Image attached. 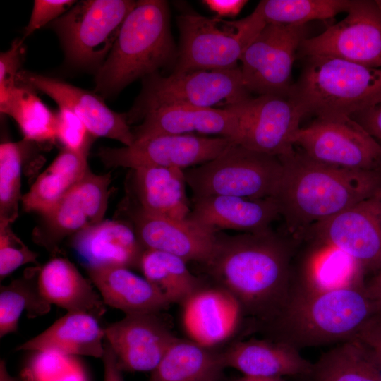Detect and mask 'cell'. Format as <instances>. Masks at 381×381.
Returning a JSON list of instances; mask_svg holds the SVG:
<instances>
[{"label": "cell", "mask_w": 381, "mask_h": 381, "mask_svg": "<svg viewBox=\"0 0 381 381\" xmlns=\"http://www.w3.org/2000/svg\"><path fill=\"white\" fill-rule=\"evenodd\" d=\"M291 241L271 229L227 235L217 231L204 263L218 286L231 293L243 312L270 320L290 291Z\"/></svg>", "instance_id": "6da1fadb"}, {"label": "cell", "mask_w": 381, "mask_h": 381, "mask_svg": "<svg viewBox=\"0 0 381 381\" xmlns=\"http://www.w3.org/2000/svg\"><path fill=\"white\" fill-rule=\"evenodd\" d=\"M282 172L274 197L292 239L381 190V169L355 170L318 162L295 150L279 157Z\"/></svg>", "instance_id": "7a4b0ae2"}, {"label": "cell", "mask_w": 381, "mask_h": 381, "mask_svg": "<svg viewBox=\"0 0 381 381\" xmlns=\"http://www.w3.org/2000/svg\"><path fill=\"white\" fill-rule=\"evenodd\" d=\"M375 315L362 284L334 289H290L267 322L274 338L298 349L354 339Z\"/></svg>", "instance_id": "3957f363"}, {"label": "cell", "mask_w": 381, "mask_h": 381, "mask_svg": "<svg viewBox=\"0 0 381 381\" xmlns=\"http://www.w3.org/2000/svg\"><path fill=\"white\" fill-rule=\"evenodd\" d=\"M177 52L167 2L137 1L98 68L95 91L104 97L115 95L135 80L157 73L176 61Z\"/></svg>", "instance_id": "277c9868"}, {"label": "cell", "mask_w": 381, "mask_h": 381, "mask_svg": "<svg viewBox=\"0 0 381 381\" xmlns=\"http://www.w3.org/2000/svg\"><path fill=\"white\" fill-rule=\"evenodd\" d=\"M289 96L305 116H351L381 101V68L330 56H308Z\"/></svg>", "instance_id": "5b68a950"}, {"label": "cell", "mask_w": 381, "mask_h": 381, "mask_svg": "<svg viewBox=\"0 0 381 381\" xmlns=\"http://www.w3.org/2000/svg\"><path fill=\"white\" fill-rule=\"evenodd\" d=\"M266 24L258 6L249 16L236 20L190 11L180 14V45L173 73L238 66L242 54Z\"/></svg>", "instance_id": "8992f818"}, {"label": "cell", "mask_w": 381, "mask_h": 381, "mask_svg": "<svg viewBox=\"0 0 381 381\" xmlns=\"http://www.w3.org/2000/svg\"><path fill=\"white\" fill-rule=\"evenodd\" d=\"M240 67L172 73L145 78L143 90L130 111L128 123L146 113L168 107L230 109L251 98Z\"/></svg>", "instance_id": "52a82bcc"}, {"label": "cell", "mask_w": 381, "mask_h": 381, "mask_svg": "<svg viewBox=\"0 0 381 381\" xmlns=\"http://www.w3.org/2000/svg\"><path fill=\"white\" fill-rule=\"evenodd\" d=\"M193 196L274 197L282 164L279 157L234 143L215 159L183 170Z\"/></svg>", "instance_id": "ba28073f"}, {"label": "cell", "mask_w": 381, "mask_h": 381, "mask_svg": "<svg viewBox=\"0 0 381 381\" xmlns=\"http://www.w3.org/2000/svg\"><path fill=\"white\" fill-rule=\"evenodd\" d=\"M135 4L131 0L80 1L51 23L67 59L80 67L100 66Z\"/></svg>", "instance_id": "9c48e42d"}, {"label": "cell", "mask_w": 381, "mask_h": 381, "mask_svg": "<svg viewBox=\"0 0 381 381\" xmlns=\"http://www.w3.org/2000/svg\"><path fill=\"white\" fill-rule=\"evenodd\" d=\"M306 35V25H265L239 60L243 83L250 93L289 95L294 63Z\"/></svg>", "instance_id": "30bf717a"}, {"label": "cell", "mask_w": 381, "mask_h": 381, "mask_svg": "<svg viewBox=\"0 0 381 381\" xmlns=\"http://www.w3.org/2000/svg\"><path fill=\"white\" fill-rule=\"evenodd\" d=\"M291 143L309 158L355 170L381 169V145L351 116L316 118Z\"/></svg>", "instance_id": "8fae6325"}, {"label": "cell", "mask_w": 381, "mask_h": 381, "mask_svg": "<svg viewBox=\"0 0 381 381\" xmlns=\"http://www.w3.org/2000/svg\"><path fill=\"white\" fill-rule=\"evenodd\" d=\"M346 13L341 21L304 40L299 54L381 68V0H351Z\"/></svg>", "instance_id": "7c38bea8"}, {"label": "cell", "mask_w": 381, "mask_h": 381, "mask_svg": "<svg viewBox=\"0 0 381 381\" xmlns=\"http://www.w3.org/2000/svg\"><path fill=\"white\" fill-rule=\"evenodd\" d=\"M234 143L223 137L161 135L137 139L130 146L102 147L98 156L111 167H174L184 170L215 159Z\"/></svg>", "instance_id": "4fadbf2b"}, {"label": "cell", "mask_w": 381, "mask_h": 381, "mask_svg": "<svg viewBox=\"0 0 381 381\" xmlns=\"http://www.w3.org/2000/svg\"><path fill=\"white\" fill-rule=\"evenodd\" d=\"M315 238L351 258L363 270L381 269V190L313 226Z\"/></svg>", "instance_id": "5bb4252c"}, {"label": "cell", "mask_w": 381, "mask_h": 381, "mask_svg": "<svg viewBox=\"0 0 381 381\" xmlns=\"http://www.w3.org/2000/svg\"><path fill=\"white\" fill-rule=\"evenodd\" d=\"M111 174L90 169L33 232L36 243L55 254L66 237L94 226L104 216L109 197Z\"/></svg>", "instance_id": "9a60e30c"}, {"label": "cell", "mask_w": 381, "mask_h": 381, "mask_svg": "<svg viewBox=\"0 0 381 381\" xmlns=\"http://www.w3.org/2000/svg\"><path fill=\"white\" fill-rule=\"evenodd\" d=\"M236 108L239 115L240 145L277 157L294 150L291 139L305 116L289 95H259Z\"/></svg>", "instance_id": "2e32d148"}, {"label": "cell", "mask_w": 381, "mask_h": 381, "mask_svg": "<svg viewBox=\"0 0 381 381\" xmlns=\"http://www.w3.org/2000/svg\"><path fill=\"white\" fill-rule=\"evenodd\" d=\"M104 329L122 371L151 373L177 338L159 313L126 315Z\"/></svg>", "instance_id": "e0dca14e"}, {"label": "cell", "mask_w": 381, "mask_h": 381, "mask_svg": "<svg viewBox=\"0 0 381 381\" xmlns=\"http://www.w3.org/2000/svg\"><path fill=\"white\" fill-rule=\"evenodd\" d=\"M17 82L48 95L59 108L73 111L94 137L116 140L125 146L134 143L126 114L109 109L99 95L61 80L25 71L18 73Z\"/></svg>", "instance_id": "ac0fdd59"}, {"label": "cell", "mask_w": 381, "mask_h": 381, "mask_svg": "<svg viewBox=\"0 0 381 381\" xmlns=\"http://www.w3.org/2000/svg\"><path fill=\"white\" fill-rule=\"evenodd\" d=\"M137 237L145 250L172 254L186 262L205 263L214 248L216 233L188 217L171 219L145 212H130Z\"/></svg>", "instance_id": "d6986e66"}, {"label": "cell", "mask_w": 381, "mask_h": 381, "mask_svg": "<svg viewBox=\"0 0 381 381\" xmlns=\"http://www.w3.org/2000/svg\"><path fill=\"white\" fill-rule=\"evenodd\" d=\"M182 305L186 334L192 341L208 348L231 337L243 313L238 300L219 286L201 287Z\"/></svg>", "instance_id": "ffe728a7"}, {"label": "cell", "mask_w": 381, "mask_h": 381, "mask_svg": "<svg viewBox=\"0 0 381 381\" xmlns=\"http://www.w3.org/2000/svg\"><path fill=\"white\" fill-rule=\"evenodd\" d=\"M133 131L135 140L161 135L198 132L216 134L239 144L241 128L236 107L230 109L168 107L146 113Z\"/></svg>", "instance_id": "44dd1931"}, {"label": "cell", "mask_w": 381, "mask_h": 381, "mask_svg": "<svg viewBox=\"0 0 381 381\" xmlns=\"http://www.w3.org/2000/svg\"><path fill=\"white\" fill-rule=\"evenodd\" d=\"M188 217L214 232L232 229L255 233L270 229L271 224L280 215L273 197L250 199L207 195L193 196Z\"/></svg>", "instance_id": "7402d4cb"}, {"label": "cell", "mask_w": 381, "mask_h": 381, "mask_svg": "<svg viewBox=\"0 0 381 381\" xmlns=\"http://www.w3.org/2000/svg\"><path fill=\"white\" fill-rule=\"evenodd\" d=\"M71 246L85 268L119 266L140 268L145 248L134 228L119 220H106L73 236Z\"/></svg>", "instance_id": "603a6c76"}, {"label": "cell", "mask_w": 381, "mask_h": 381, "mask_svg": "<svg viewBox=\"0 0 381 381\" xmlns=\"http://www.w3.org/2000/svg\"><path fill=\"white\" fill-rule=\"evenodd\" d=\"M222 356L226 368L248 376L301 377L306 375L313 365L298 349L274 339L237 341L223 351Z\"/></svg>", "instance_id": "cb8c5ba5"}, {"label": "cell", "mask_w": 381, "mask_h": 381, "mask_svg": "<svg viewBox=\"0 0 381 381\" xmlns=\"http://www.w3.org/2000/svg\"><path fill=\"white\" fill-rule=\"evenodd\" d=\"M85 269L104 303L126 315L160 313L171 304L156 286L129 268L109 266Z\"/></svg>", "instance_id": "d4e9b609"}, {"label": "cell", "mask_w": 381, "mask_h": 381, "mask_svg": "<svg viewBox=\"0 0 381 381\" xmlns=\"http://www.w3.org/2000/svg\"><path fill=\"white\" fill-rule=\"evenodd\" d=\"M97 319L85 313L68 312L46 330L16 349L102 358L105 334Z\"/></svg>", "instance_id": "484cf974"}, {"label": "cell", "mask_w": 381, "mask_h": 381, "mask_svg": "<svg viewBox=\"0 0 381 381\" xmlns=\"http://www.w3.org/2000/svg\"><path fill=\"white\" fill-rule=\"evenodd\" d=\"M91 283L71 262L61 257L50 260L37 274L40 291L49 304L99 318L106 312V304Z\"/></svg>", "instance_id": "4316f807"}, {"label": "cell", "mask_w": 381, "mask_h": 381, "mask_svg": "<svg viewBox=\"0 0 381 381\" xmlns=\"http://www.w3.org/2000/svg\"><path fill=\"white\" fill-rule=\"evenodd\" d=\"M135 192L145 212L176 220L188 218L191 209L183 169L140 167L133 169Z\"/></svg>", "instance_id": "83f0119b"}, {"label": "cell", "mask_w": 381, "mask_h": 381, "mask_svg": "<svg viewBox=\"0 0 381 381\" xmlns=\"http://www.w3.org/2000/svg\"><path fill=\"white\" fill-rule=\"evenodd\" d=\"M225 368L222 352L176 338L149 381H222Z\"/></svg>", "instance_id": "f1b7e54d"}, {"label": "cell", "mask_w": 381, "mask_h": 381, "mask_svg": "<svg viewBox=\"0 0 381 381\" xmlns=\"http://www.w3.org/2000/svg\"><path fill=\"white\" fill-rule=\"evenodd\" d=\"M87 155L64 148L22 196L24 210L50 213L89 169Z\"/></svg>", "instance_id": "f546056e"}, {"label": "cell", "mask_w": 381, "mask_h": 381, "mask_svg": "<svg viewBox=\"0 0 381 381\" xmlns=\"http://www.w3.org/2000/svg\"><path fill=\"white\" fill-rule=\"evenodd\" d=\"M302 381H381V368L369 349L356 339L323 353Z\"/></svg>", "instance_id": "4dcf8cb0"}, {"label": "cell", "mask_w": 381, "mask_h": 381, "mask_svg": "<svg viewBox=\"0 0 381 381\" xmlns=\"http://www.w3.org/2000/svg\"><path fill=\"white\" fill-rule=\"evenodd\" d=\"M1 113L11 116L18 125L24 140L46 143L56 139V116L32 88L17 83L0 102Z\"/></svg>", "instance_id": "1f68e13d"}, {"label": "cell", "mask_w": 381, "mask_h": 381, "mask_svg": "<svg viewBox=\"0 0 381 381\" xmlns=\"http://www.w3.org/2000/svg\"><path fill=\"white\" fill-rule=\"evenodd\" d=\"M140 269L170 303H183L201 288L200 280L188 270L186 262L165 252L145 250Z\"/></svg>", "instance_id": "d6a6232c"}, {"label": "cell", "mask_w": 381, "mask_h": 381, "mask_svg": "<svg viewBox=\"0 0 381 381\" xmlns=\"http://www.w3.org/2000/svg\"><path fill=\"white\" fill-rule=\"evenodd\" d=\"M49 304L42 296L35 278L25 277L12 281L0 288V337L18 329L23 311L32 318L43 315L50 310Z\"/></svg>", "instance_id": "836d02e7"}, {"label": "cell", "mask_w": 381, "mask_h": 381, "mask_svg": "<svg viewBox=\"0 0 381 381\" xmlns=\"http://www.w3.org/2000/svg\"><path fill=\"white\" fill-rule=\"evenodd\" d=\"M351 0H262L257 5L266 23L306 25L346 12Z\"/></svg>", "instance_id": "e575fe53"}, {"label": "cell", "mask_w": 381, "mask_h": 381, "mask_svg": "<svg viewBox=\"0 0 381 381\" xmlns=\"http://www.w3.org/2000/svg\"><path fill=\"white\" fill-rule=\"evenodd\" d=\"M30 142H7L0 145V224H11L18 215L21 169Z\"/></svg>", "instance_id": "d590c367"}, {"label": "cell", "mask_w": 381, "mask_h": 381, "mask_svg": "<svg viewBox=\"0 0 381 381\" xmlns=\"http://www.w3.org/2000/svg\"><path fill=\"white\" fill-rule=\"evenodd\" d=\"M37 256L13 232L11 224H0L1 280L23 265L37 264Z\"/></svg>", "instance_id": "8d00e7d4"}, {"label": "cell", "mask_w": 381, "mask_h": 381, "mask_svg": "<svg viewBox=\"0 0 381 381\" xmlns=\"http://www.w3.org/2000/svg\"><path fill=\"white\" fill-rule=\"evenodd\" d=\"M56 116V139L64 148L88 154L93 135L83 121L73 111L59 108Z\"/></svg>", "instance_id": "74e56055"}, {"label": "cell", "mask_w": 381, "mask_h": 381, "mask_svg": "<svg viewBox=\"0 0 381 381\" xmlns=\"http://www.w3.org/2000/svg\"><path fill=\"white\" fill-rule=\"evenodd\" d=\"M25 53L23 40H15L0 55V102L17 85V75Z\"/></svg>", "instance_id": "f35d334b"}, {"label": "cell", "mask_w": 381, "mask_h": 381, "mask_svg": "<svg viewBox=\"0 0 381 381\" xmlns=\"http://www.w3.org/2000/svg\"><path fill=\"white\" fill-rule=\"evenodd\" d=\"M75 4V1L72 0H35L29 22L25 28L24 37L48 23H52Z\"/></svg>", "instance_id": "ab89813d"}, {"label": "cell", "mask_w": 381, "mask_h": 381, "mask_svg": "<svg viewBox=\"0 0 381 381\" xmlns=\"http://www.w3.org/2000/svg\"><path fill=\"white\" fill-rule=\"evenodd\" d=\"M354 339L369 349L381 368V316L374 315Z\"/></svg>", "instance_id": "60d3db41"}, {"label": "cell", "mask_w": 381, "mask_h": 381, "mask_svg": "<svg viewBox=\"0 0 381 381\" xmlns=\"http://www.w3.org/2000/svg\"><path fill=\"white\" fill-rule=\"evenodd\" d=\"M377 140H381V101L351 116Z\"/></svg>", "instance_id": "b9f144b4"}, {"label": "cell", "mask_w": 381, "mask_h": 381, "mask_svg": "<svg viewBox=\"0 0 381 381\" xmlns=\"http://www.w3.org/2000/svg\"><path fill=\"white\" fill-rule=\"evenodd\" d=\"M104 381H124L122 370L118 365L116 356L109 344L105 340L102 356Z\"/></svg>", "instance_id": "7bdbcfd3"}, {"label": "cell", "mask_w": 381, "mask_h": 381, "mask_svg": "<svg viewBox=\"0 0 381 381\" xmlns=\"http://www.w3.org/2000/svg\"><path fill=\"white\" fill-rule=\"evenodd\" d=\"M248 1L246 0H205L202 3L219 16H235Z\"/></svg>", "instance_id": "ee69618b"}, {"label": "cell", "mask_w": 381, "mask_h": 381, "mask_svg": "<svg viewBox=\"0 0 381 381\" xmlns=\"http://www.w3.org/2000/svg\"><path fill=\"white\" fill-rule=\"evenodd\" d=\"M368 296L373 304L375 315L381 316V269L365 286Z\"/></svg>", "instance_id": "f6af8a7d"}, {"label": "cell", "mask_w": 381, "mask_h": 381, "mask_svg": "<svg viewBox=\"0 0 381 381\" xmlns=\"http://www.w3.org/2000/svg\"><path fill=\"white\" fill-rule=\"evenodd\" d=\"M75 363L68 370L60 375L53 381H84L82 371L77 368Z\"/></svg>", "instance_id": "bcb514c9"}, {"label": "cell", "mask_w": 381, "mask_h": 381, "mask_svg": "<svg viewBox=\"0 0 381 381\" xmlns=\"http://www.w3.org/2000/svg\"><path fill=\"white\" fill-rule=\"evenodd\" d=\"M231 381H284L283 377H256V376H248L243 375L234 379Z\"/></svg>", "instance_id": "7dc6e473"}, {"label": "cell", "mask_w": 381, "mask_h": 381, "mask_svg": "<svg viewBox=\"0 0 381 381\" xmlns=\"http://www.w3.org/2000/svg\"><path fill=\"white\" fill-rule=\"evenodd\" d=\"M0 381H12V380L6 377H3L0 379Z\"/></svg>", "instance_id": "c3c4849f"}]
</instances>
